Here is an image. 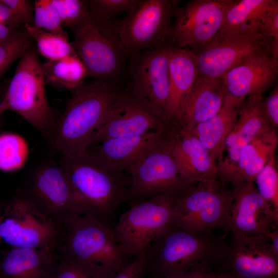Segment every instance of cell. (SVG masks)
<instances>
[{
    "mask_svg": "<svg viewBox=\"0 0 278 278\" xmlns=\"http://www.w3.org/2000/svg\"><path fill=\"white\" fill-rule=\"evenodd\" d=\"M125 85L123 81L93 80L71 91L64 111L45 135L49 149L61 157L86 152L92 135L108 119Z\"/></svg>",
    "mask_w": 278,
    "mask_h": 278,
    "instance_id": "6da1fadb",
    "label": "cell"
},
{
    "mask_svg": "<svg viewBox=\"0 0 278 278\" xmlns=\"http://www.w3.org/2000/svg\"><path fill=\"white\" fill-rule=\"evenodd\" d=\"M61 167L71 187L80 216L112 228L117 211L127 201L128 177L86 151L62 157Z\"/></svg>",
    "mask_w": 278,
    "mask_h": 278,
    "instance_id": "7a4b0ae2",
    "label": "cell"
},
{
    "mask_svg": "<svg viewBox=\"0 0 278 278\" xmlns=\"http://www.w3.org/2000/svg\"><path fill=\"white\" fill-rule=\"evenodd\" d=\"M58 249L60 256L95 278H112L130 263L119 249L112 228L84 216L64 230Z\"/></svg>",
    "mask_w": 278,
    "mask_h": 278,
    "instance_id": "3957f363",
    "label": "cell"
},
{
    "mask_svg": "<svg viewBox=\"0 0 278 278\" xmlns=\"http://www.w3.org/2000/svg\"><path fill=\"white\" fill-rule=\"evenodd\" d=\"M118 22L98 23L88 14L69 30L76 54L93 80L123 81L128 54L117 31Z\"/></svg>",
    "mask_w": 278,
    "mask_h": 278,
    "instance_id": "277c9868",
    "label": "cell"
},
{
    "mask_svg": "<svg viewBox=\"0 0 278 278\" xmlns=\"http://www.w3.org/2000/svg\"><path fill=\"white\" fill-rule=\"evenodd\" d=\"M19 60L0 103V112H15L46 135L58 116L47 99L43 63L33 44Z\"/></svg>",
    "mask_w": 278,
    "mask_h": 278,
    "instance_id": "5b68a950",
    "label": "cell"
},
{
    "mask_svg": "<svg viewBox=\"0 0 278 278\" xmlns=\"http://www.w3.org/2000/svg\"><path fill=\"white\" fill-rule=\"evenodd\" d=\"M218 247L209 235L194 234L169 224L144 253L145 275L165 278L185 272L204 260L215 257Z\"/></svg>",
    "mask_w": 278,
    "mask_h": 278,
    "instance_id": "8992f818",
    "label": "cell"
},
{
    "mask_svg": "<svg viewBox=\"0 0 278 278\" xmlns=\"http://www.w3.org/2000/svg\"><path fill=\"white\" fill-rule=\"evenodd\" d=\"M63 230L24 192L3 205L0 223L1 240L14 248L57 253Z\"/></svg>",
    "mask_w": 278,
    "mask_h": 278,
    "instance_id": "52a82bcc",
    "label": "cell"
},
{
    "mask_svg": "<svg viewBox=\"0 0 278 278\" xmlns=\"http://www.w3.org/2000/svg\"><path fill=\"white\" fill-rule=\"evenodd\" d=\"M177 129L134 162L129 173L127 201L130 204L160 196L177 197L189 185L181 177L172 150Z\"/></svg>",
    "mask_w": 278,
    "mask_h": 278,
    "instance_id": "ba28073f",
    "label": "cell"
},
{
    "mask_svg": "<svg viewBox=\"0 0 278 278\" xmlns=\"http://www.w3.org/2000/svg\"><path fill=\"white\" fill-rule=\"evenodd\" d=\"M177 197H156L130 204L112 228L121 252L129 258L144 253L154 238L170 222Z\"/></svg>",
    "mask_w": 278,
    "mask_h": 278,
    "instance_id": "9c48e42d",
    "label": "cell"
},
{
    "mask_svg": "<svg viewBox=\"0 0 278 278\" xmlns=\"http://www.w3.org/2000/svg\"><path fill=\"white\" fill-rule=\"evenodd\" d=\"M179 0H137L118 22L117 31L128 54L172 45V20Z\"/></svg>",
    "mask_w": 278,
    "mask_h": 278,
    "instance_id": "30bf717a",
    "label": "cell"
},
{
    "mask_svg": "<svg viewBox=\"0 0 278 278\" xmlns=\"http://www.w3.org/2000/svg\"><path fill=\"white\" fill-rule=\"evenodd\" d=\"M175 127L163 113L127 82L108 119L92 135L88 147L112 138L141 135Z\"/></svg>",
    "mask_w": 278,
    "mask_h": 278,
    "instance_id": "8fae6325",
    "label": "cell"
},
{
    "mask_svg": "<svg viewBox=\"0 0 278 278\" xmlns=\"http://www.w3.org/2000/svg\"><path fill=\"white\" fill-rule=\"evenodd\" d=\"M229 190L222 184L189 185L177 198L169 224L196 235H209L224 227Z\"/></svg>",
    "mask_w": 278,
    "mask_h": 278,
    "instance_id": "7c38bea8",
    "label": "cell"
},
{
    "mask_svg": "<svg viewBox=\"0 0 278 278\" xmlns=\"http://www.w3.org/2000/svg\"><path fill=\"white\" fill-rule=\"evenodd\" d=\"M234 0H193L176 9L172 45L194 49L211 42L221 29Z\"/></svg>",
    "mask_w": 278,
    "mask_h": 278,
    "instance_id": "4fadbf2b",
    "label": "cell"
},
{
    "mask_svg": "<svg viewBox=\"0 0 278 278\" xmlns=\"http://www.w3.org/2000/svg\"><path fill=\"white\" fill-rule=\"evenodd\" d=\"M170 45L154 46L128 54L126 69L127 82L168 119Z\"/></svg>",
    "mask_w": 278,
    "mask_h": 278,
    "instance_id": "5bb4252c",
    "label": "cell"
},
{
    "mask_svg": "<svg viewBox=\"0 0 278 278\" xmlns=\"http://www.w3.org/2000/svg\"><path fill=\"white\" fill-rule=\"evenodd\" d=\"M190 49L195 56L199 75L218 79L253 56L268 53L273 56L271 44L259 35L218 33L208 44Z\"/></svg>",
    "mask_w": 278,
    "mask_h": 278,
    "instance_id": "9a60e30c",
    "label": "cell"
},
{
    "mask_svg": "<svg viewBox=\"0 0 278 278\" xmlns=\"http://www.w3.org/2000/svg\"><path fill=\"white\" fill-rule=\"evenodd\" d=\"M229 190L224 227L233 237L267 236L277 229L276 217L253 182H242Z\"/></svg>",
    "mask_w": 278,
    "mask_h": 278,
    "instance_id": "2e32d148",
    "label": "cell"
},
{
    "mask_svg": "<svg viewBox=\"0 0 278 278\" xmlns=\"http://www.w3.org/2000/svg\"><path fill=\"white\" fill-rule=\"evenodd\" d=\"M26 193L63 231L80 216L71 187L60 165L46 164L37 168Z\"/></svg>",
    "mask_w": 278,
    "mask_h": 278,
    "instance_id": "e0dca14e",
    "label": "cell"
},
{
    "mask_svg": "<svg viewBox=\"0 0 278 278\" xmlns=\"http://www.w3.org/2000/svg\"><path fill=\"white\" fill-rule=\"evenodd\" d=\"M229 247H218L216 257L223 260L224 269L236 278L278 276V254L268 236L233 237Z\"/></svg>",
    "mask_w": 278,
    "mask_h": 278,
    "instance_id": "ac0fdd59",
    "label": "cell"
},
{
    "mask_svg": "<svg viewBox=\"0 0 278 278\" xmlns=\"http://www.w3.org/2000/svg\"><path fill=\"white\" fill-rule=\"evenodd\" d=\"M263 98V95H252L239 106L237 121L227 137L217 160V178L222 183H230L244 148L260 132L272 128L262 109Z\"/></svg>",
    "mask_w": 278,
    "mask_h": 278,
    "instance_id": "d6986e66",
    "label": "cell"
},
{
    "mask_svg": "<svg viewBox=\"0 0 278 278\" xmlns=\"http://www.w3.org/2000/svg\"><path fill=\"white\" fill-rule=\"evenodd\" d=\"M278 59L271 54L256 55L235 66L220 79L226 95L244 101L264 93L277 80Z\"/></svg>",
    "mask_w": 278,
    "mask_h": 278,
    "instance_id": "ffe728a7",
    "label": "cell"
},
{
    "mask_svg": "<svg viewBox=\"0 0 278 278\" xmlns=\"http://www.w3.org/2000/svg\"><path fill=\"white\" fill-rule=\"evenodd\" d=\"M172 152L180 175L187 183L200 182L208 186L221 184L218 181L216 161L190 132L178 130Z\"/></svg>",
    "mask_w": 278,
    "mask_h": 278,
    "instance_id": "44dd1931",
    "label": "cell"
},
{
    "mask_svg": "<svg viewBox=\"0 0 278 278\" xmlns=\"http://www.w3.org/2000/svg\"><path fill=\"white\" fill-rule=\"evenodd\" d=\"M176 127L164 131L107 140L88 147L91 157L104 164L121 170L127 169L151 148L172 134Z\"/></svg>",
    "mask_w": 278,
    "mask_h": 278,
    "instance_id": "7402d4cb",
    "label": "cell"
},
{
    "mask_svg": "<svg viewBox=\"0 0 278 278\" xmlns=\"http://www.w3.org/2000/svg\"><path fill=\"white\" fill-rule=\"evenodd\" d=\"M226 96L220 79L199 75L182 102L177 127L190 131L214 116L222 107Z\"/></svg>",
    "mask_w": 278,
    "mask_h": 278,
    "instance_id": "603a6c76",
    "label": "cell"
},
{
    "mask_svg": "<svg viewBox=\"0 0 278 278\" xmlns=\"http://www.w3.org/2000/svg\"><path fill=\"white\" fill-rule=\"evenodd\" d=\"M57 253L12 247L0 259V278H54Z\"/></svg>",
    "mask_w": 278,
    "mask_h": 278,
    "instance_id": "cb8c5ba5",
    "label": "cell"
},
{
    "mask_svg": "<svg viewBox=\"0 0 278 278\" xmlns=\"http://www.w3.org/2000/svg\"><path fill=\"white\" fill-rule=\"evenodd\" d=\"M169 94L167 115L176 127L182 102L199 75L194 52L188 48L169 47Z\"/></svg>",
    "mask_w": 278,
    "mask_h": 278,
    "instance_id": "d4e9b609",
    "label": "cell"
},
{
    "mask_svg": "<svg viewBox=\"0 0 278 278\" xmlns=\"http://www.w3.org/2000/svg\"><path fill=\"white\" fill-rule=\"evenodd\" d=\"M277 7V0H234L218 33L229 36L259 35L264 38L266 20Z\"/></svg>",
    "mask_w": 278,
    "mask_h": 278,
    "instance_id": "484cf974",
    "label": "cell"
},
{
    "mask_svg": "<svg viewBox=\"0 0 278 278\" xmlns=\"http://www.w3.org/2000/svg\"><path fill=\"white\" fill-rule=\"evenodd\" d=\"M276 131L272 128L263 130L244 148L229 183L232 186L242 182H253L275 154L277 145Z\"/></svg>",
    "mask_w": 278,
    "mask_h": 278,
    "instance_id": "4316f807",
    "label": "cell"
},
{
    "mask_svg": "<svg viewBox=\"0 0 278 278\" xmlns=\"http://www.w3.org/2000/svg\"><path fill=\"white\" fill-rule=\"evenodd\" d=\"M242 102L227 95L222 107L214 116L188 131L199 140L216 163L227 137L237 121L238 109Z\"/></svg>",
    "mask_w": 278,
    "mask_h": 278,
    "instance_id": "83f0119b",
    "label": "cell"
},
{
    "mask_svg": "<svg viewBox=\"0 0 278 278\" xmlns=\"http://www.w3.org/2000/svg\"><path fill=\"white\" fill-rule=\"evenodd\" d=\"M42 66L46 83L60 90L71 92L84 83L89 76L77 54L47 61Z\"/></svg>",
    "mask_w": 278,
    "mask_h": 278,
    "instance_id": "f1b7e54d",
    "label": "cell"
},
{
    "mask_svg": "<svg viewBox=\"0 0 278 278\" xmlns=\"http://www.w3.org/2000/svg\"><path fill=\"white\" fill-rule=\"evenodd\" d=\"M24 28L37 43V50L47 61H52L76 54L68 37L54 34L34 26L25 25Z\"/></svg>",
    "mask_w": 278,
    "mask_h": 278,
    "instance_id": "f546056e",
    "label": "cell"
},
{
    "mask_svg": "<svg viewBox=\"0 0 278 278\" xmlns=\"http://www.w3.org/2000/svg\"><path fill=\"white\" fill-rule=\"evenodd\" d=\"M26 141L19 135L5 133L0 134V169L12 171L22 167L27 158Z\"/></svg>",
    "mask_w": 278,
    "mask_h": 278,
    "instance_id": "4dcf8cb0",
    "label": "cell"
},
{
    "mask_svg": "<svg viewBox=\"0 0 278 278\" xmlns=\"http://www.w3.org/2000/svg\"><path fill=\"white\" fill-rule=\"evenodd\" d=\"M24 27L14 31L6 40L0 42V93L5 92L2 79L7 70L33 43Z\"/></svg>",
    "mask_w": 278,
    "mask_h": 278,
    "instance_id": "1f68e13d",
    "label": "cell"
},
{
    "mask_svg": "<svg viewBox=\"0 0 278 278\" xmlns=\"http://www.w3.org/2000/svg\"><path fill=\"white\" fill-rule=\"evenodd\" d=\"M253 182L259 195L278 217V172L275 154L257 174Z\"/></svg>",
    "mask_w": 278,
    "mask_h": 278,
    "instance_id": "d6a6232c",
    "label": "cell"
},
{
    "mask_svg": "<svg viewBox=\"0 0 278 278\" xmlns=\"http://www.w3.org/2000/svg\"><path fill=\"white\" fill-rule=\"evenodd\" d=\"M137 0H83L93 19L99 23L114 21L120 14L127 12Z\"/></svg>",
    "mask_w": 278,
    "mask_h": 278,
    "instance_id": "836d02e7",
    "label": "cell"
},
{
    "mask_svg": "<svg viewBox=\"0 0 278 278\" xmlns=\"http://www.w3.org/2000/svg\"><path fill=\"white\" fill-rule=\"evenodd\" d=\"M34 26L50 33L67 37L52 0H36L33 4Z\"/></svg>",
    "mask_w": 278,
    "mask_h": 278,
    "instance_id": "e575fe53",
    "label": "cell"
},
{
    "mask_svg": "<svg viewBox=\"0 0 278 278\" xmlns=\"http://www.w3.org/2000/svg\"><path fill=\"white\" fill-rule=\"evenodd\" d=\"M63 26L68 29L89 13L83 0H52Z\"/></svg>",
    "mask_w": 278,
    "mask_h": 278,
    "instance_id": "d590c367",
    "label": "cell"
},
{
    "mask_svg": "<svg viewBox=\"0 0 278 278\" xmlns=\"http://www.w3.org/2000/svg\"><path fill=\"white\" fill-rule=\"evenodd\" d=\"M9 7L19 19L22 25L34 26L33 4L27 0H0Z\"/></svg>",
    "mask_w": 278,
    "mask_h": 278,
    "instance_id": "8d00e7d4",
    "label": "cell"
},
{
    "mask_svg": "<svg viewBox=\"0 0 278 278\" xmlns=\"http://www.w3.org/2000/svg\"><path fill=\"white\" fill-rule=\"evenodd\" d=\"M54 278H95L72 260L59 256Z\"/></svg>",
    "mask_w": 278,
    "mask_h": 278,
    "instance_id": "74e56055",
    "label": "cell"
},
{
    "mask_svg": "<svg viewBox=\"0 0 278 278\" xmlns=\"http://www.w3.org/2000/svg\"><path fill=\"white\" fill-rule=\"evenodd\" d=\"M262 109L272 128L278 127V86H275L269 94L262 100Z\"/></svg>",
    "mask_w": 278,
    "mask_h": 278,
    "instance_id": "f35d334b",
    "label": "cell"
},
{
    "mask_svg": "<svg viewBox=\"0 0 278 278\" xmlns=\"http://www.w3.org/2000/svg\"><path fill=\"white\" fill-rule=\"evenodd\" d=\"M145 276V259L143 254L135 257L112 278H143Z\"/></svg>",
    "mask_w": 278,
    "mask_h": 278,
    "instance_id": "ab89813d",
    "label": "cell"
},
{
    "mask_svg": "<svg viewBox=\"0 0 278 278\" xmlns=\"http://www.w3.org/2000/svg\"><path fill=\"white\" fill-rule=\"evenodd\" d=\"M0 23L7 26L14 31L24 27L12 10L1 2Z\"/></svg>",
    "mask_w": 278,
    "mask_h": 278,
    "instance_id": "60d3db41",
    "label": "cell"
},
{
    "mask_svg": "<svg viewBox=\"0 0 278 278\" xmlns=\"http://www.w3.org/2000/svg\"><path fill=\"white\" fill-rule=\"evenodd\" d=\"M208 260H204L187 271L165 278H204L208 268Z\"/></svg>",
    "mask_w": 278,
    "mask_h": 278,
    "instance_id": "b9f144b4",
    "label": "cell"
},
{
    "mask_svg": "<svg viewBox=\"0 0 278 278\" xmlns=\"http://www.w3.org/2000/svg\"><path fill=\"white\" fill-rule=\"evenodd\" d=\"M204 278H236L225 270L218 272H211L208 267Z\"/></svg>",
    "mask_w": 278,
    "mask_h": 278,
    "instance_id": "7bdbcfd3",
    "label": "cell"
},
{
    "mask_svg": "<svg viewBox=\"0 0 278 278\" xmlns=\"http://www.w3.org/2000/svg\"><path fill=\"white\" fill-rule=\"evenodd\" d=\"M13 31L14 30L7 26L0 23V42L8 38Z\"/></svg>",
    "mask_w": 278,
    "mask_h": 278,
    "instance_id": "ee69618b",
    "label": "cell"
},
{
    "mask_svg": "<svg viewBox=\"0 0 278 278\" xmlns=\"http://www.w3.org/2000/svg\"><path fill=\"white\" fill-rule=\"evenodd\" d=\"M5 92L4 93H0V103L3 99V98L4 96V94H5ZM3 114L1 113L0 112V126L2 125V123H3Z\"/></svg>",
    "mask_w": 278,
    "mask_h": 278,
    "instance_id": "f6af8a7d",
    "label": "cell"
},
{
    "mask_svg": "<svg viewBox=\"0 0 278 278\" xmlns=\"http://www.w3.org/2000/svg\"><path fill=\"white\" fill-rule=\"evenodd\" d=\"M3 210V205H2L1 204V203H0V223H1V219H2ZM2 242V240H1V238L0 237V242Z\"/></svg>",
    "mask_w": 278,
    "mask_h": 278,
    "instance_id": "bcb514c9",
    "label": "cell"
},
{
    "mask_svg": "<svg viewBox=\"0 0 278 278\" xmlns=\"http://www.w3.org/2000/svg\"><path fill=\"white\" fill-rule=\"evenodd\" d=\"M271 278H278V276H275V277H271Z\"/></svg>",
    "mask_w": 278,
    "mask_h": 278,
    "instance_id": "7dc6e473",
    "label": "cell"
}]
</instances>
